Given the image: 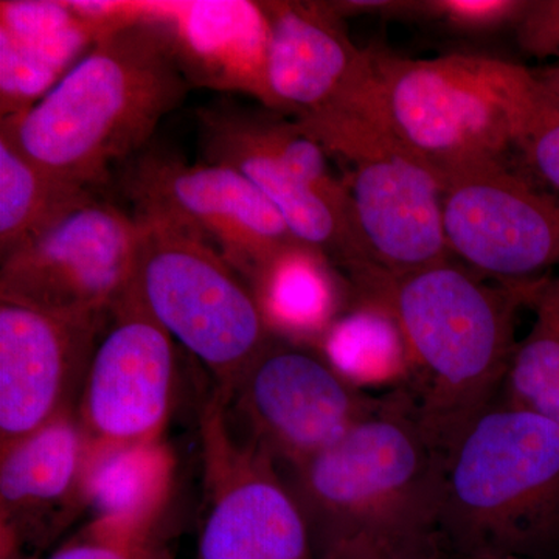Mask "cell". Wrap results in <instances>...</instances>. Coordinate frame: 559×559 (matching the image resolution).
I'll list each match as a JSON object with an SVG mask.
<instances>
[{"label": "cell", "mask_w": 559, "mask_h": 559, "mask_svg": "<svg viewBox=\"0 0 559 559\" xmlns=\"http://www.w3.org/2000/svg\"><path fill=\"white\" fill-rule=\"evenodd\" d=\"M270 24L266 81L272 110L297 117L333 100L358 72L356 49L331 2H261Z\"/></svg>", "instance_id": "19"}, {"label": "cell", "mask_w": 559, "mask_h": 559, "mask_svg": "<svg viewBox=\"0 0 559 559\" xmlns=\"http://www.w3.org/2000/svg\"><path fill=\"white\" fill-rule=\"evenodd\" d=\"M143 7L140 20L98 39L46 97L0 119L36 164L83 189H106L193 87L167 32Z\"/></svg>", "instance_id": "2"}, {"label": "cell", "mask_w": 559, "mask_h": 559, "mask_svg": "<svg viewBox=\"0 0 559 559\" xmlns=\"http://www.w3.org/2000/svg\"><path fill=\"white\" fill-rule=\"evenodd\" d=\"M443 229L451 257L499 285H532L559 266V197L506 162L441 176Z\"/></svg>", "instance_id": "11"}, {"label": "cell", "mask_w": 559, "mask_h": 559, "mask_svg": "<svg viewBox=\"0 0 559 559\" xmlns=\"http://www.w3.org/2000/svg\"><path fill=\"white\" fill-rule=\"evenodd\" d=\"M146 10L167 32L191 86L242 92L272 110L261 2H146Z\"/></svg>", "instance_id": "18"}, {"label": "cell", "mask_w": 559, "mask_h": 559, "mask_svg": "<svg viewBox=\"0 0 559 559\" xmlns=\"http://www.w3.org/2000/svg\"><path fill=\"white\" fill-rule=\"evenodd\" d=\"M316 559H393L378 547L364 540H347L316 555Z\"/></svg>", "instance_id": "29"}, {"label": "cell", "mask_w": 559, "mask_h": 559, "mask_svg": "<svg viewBox=\"0 0 559 559\" xmlns=\"http://www.w3.org/2000/svg\"><path fill=\"white\" fill-rule=\"evenodd\" d=\"M518 151L546 189L559 197V103L549 92Z\"/></svg>", "instance_id": "27"}, {"label": "cell", "mask_w": 559, "mask_h": 559, "mask_svg": "<svg viewBox=\"0 0 559 559\" xmlns=\"http://www.w3.org/2000/svg\"><path fill=\"white\" fill-rule=\"evenodd\" d=\"M139 226L97 200L0 257V300L58 312H108L127 293Z\"/></svg>", "instance_id": "13"}, {"label": "cell", "mask_w": 559, "mask_h": 559, "mask_svg": "<svg viewBox=\"0 0 559 559\" xmlns=\"http://www.w3.org/2000/svg\"><path fill=\"white\" fill-rule=\"evenodd\" d=\"M447 463L396 389L336 443L278 473L310 528L314 558L364 540L393 559H448L440 538Z\"/></svg>", "instance_id": "3"}, {"label": "cell", "mask_w": 559, "mask_h": 559, "mask_svg": "<svg viewBox=\"0 0 559 559\" xmlns=\"http://www.w3.org/2000/svg\"><path fill=\"white\" fill-rule=\"evenodd\" d=\"M120 186L132 215L167 221L210 246L255 296L280 261L305 246L240 173L202 160L189 164L156 142L124 165Z\"/></svg>", "instance_id": "9"}, {"label": "cell", "mask_w": 559, "mask_h": 559, "mask_svg": "<svg viewBox=\"0 0 559 559\" xmlns=\"http://www.w3.org/2000/svg\"><path fill=\"white\" fill-rule=\"evenodd\" d=\"M108 312L0 300V451L76 411Z\"/></svg>", "instance_id": "15"}, {"label": "cell", "mask_w": 559, "mask_h": 559, "mask_svg": "<svg viewBox=\"0 0 559 559\" xmlns=\"http://www.w3.org/2000/svg\"><path fill=\"white\" fill-rule=\"evenodd\" d=\"M371 76L393 131L440 178L520 150L547 98L536 73L474 55L409 60L371 51Z\"/></svg>", "instance_id": "6"}, {"label": "cell", "mask_w": 559, "mask_h": 559, "mask_svg": "<svg viewBox=\"0 0 559 559\" xmlns=\"http://www.w3.org/2000/svg\"><path fill=\"white\" fill-rule=\"evenodd\" d=\"M153 530L130 522L94 518L86 528L47 559H145Z\"/></svg>", "instance_id": "25"}, {"label": "cell", "mask_w": 559, "mask_h": 559, "mask_svg": "<svg viewBox=\"0 0 559 559\" xmlns=\"http://www.w3.org/2000/svg\"><path fill=\"white\" fill-rule=\"evenodd\" d=\"M297 123L344 162L359 264L349 278L401 277L451 259L443 229L439 171L389 123L371 76V51L330 103Z\"/></svg>", "instance_id": "4"}, {"label": "cell", "mask_w": 559, "mask_h": 559, "mask_svg": "<svg viewBox=\"0 0 559 559\" xmlns=\"http://www.w3.org/2000/svg\"><path fill=\"white\" fill-rule=\"evenodd\" d=\"M139 240L130 289L229 395L274 340L259 297L218 252L154 216L132 215Z\"/></svg>", "instance_id": "7"}, {"label": "cell", "mask_w": 559, "mask_h": 559, "mask_svg": "<svg viewBox=\"0 0 559 559\" xmlns=\"http://www.w3.org/2000/svg\"><path fill=\"white\" fill-rule=\"evenodd\" d=\"M201 430L209 502L198 559H316L299 503L270 460L234 439L218 396Z\"/></svg>", "instance_id": "14"}, {"label": "cell", "mask_w": 559, "mask_h": 559, "mask_svg": "<svg viewBox=\"0 0 559 559\" xmlns=\"http://www.w3.org/2000/svg\"><path fill=\"white\" fill-rule=\"evenodd\" d=\"M528 0H426L412 2L409 17L439 20L460 32H489L513 24L516 27Z\"/></svg>", "instance_id": "26"}, {"label": "cell", "mask_w": 559, "mask_h": 559, "mask_svg": "<svg viewBox=\"0 0 559 559\" xmlns=\"http://www.w3.org/2000/svg\"><path fill=\"white\" fill-rule=\"evenodd\" d=\"M145 559H173L171 555L168 554L167 550L160 549V547H157L156 544H153L151 546V549L148 550V554H146Z\"/></svg>", "instance_id": "32"}, {"label": "cell", "mask_w": 559, "mask_h": 559, "mask_svg": "<svg viewBox=\"0 0 559 559\" xmlns=\"http://www.w3.org/2000/svg\"><path fill=\"white\" fill-rule=\"evenodd\" d=\"M97 198L98 191L40 167L0 128V257L35 240Z\"/></svg>", "instance_id": "20"}, {"label": "cell", "mask_w": 559, "mask_h": 559, "mask_svg": "<svg viewBox=\"0 0 559 559\" xmlns=\"http://www.w3.org/2000/svg\"><path fill=\"white\" fill-rule=\"evenodd\" d=\"M257 297L272 331L290 341L294 336H323L340 318L344 300L333 264L308 246L280 261Z\"/></svg>", "instance_id": "22"}, {"label": "cell", "mask_w": 559, "mask_h": 559, "mask_svg": "<svg viewBox=\"0 0 559 559\" xmlns=\"http://www.w3.org/2000/svg\"><path fill=\"white\" fill-rule=\"evenodd\" d=\"M547 280L499 285L450 259L401 277L369 275L348 285L349 299L380 301L399 322L409 353V378L400 390L447 457L502 395L518 347V311L532 307Z\"/></svg>", "instance_id": "1"}, {"label": "cell", "mask_w": 559, "mask_h": 559, "mask_svg": "<svg viewBox=\"0 0 559 559\" xmlns=\"http://www.w3.org/2000/svg\"><path fill=\"white\" fill-rule=\"evenodd\" d=\"M349 311L323 334L320 352L345 380L360 390L403 388L409 378V353L392 312L370 299H349Z\"/></svg>", "instance_id": "21"}, {"label": "cell", "mask_w": 559, "mask_h": 559, "mask_svg": "<svg viewBox=\"0 0 559 559\" xmlns=\"http://www.w3.org/2000/svg\"><path fill=\"white\" fill-rule=\"evenodd\" d=\"M175 385V340L128 288L108 312L76 404L94 468L110 455L160 443Z\"/></svg>", "instance_id": "12"}, {"label": "cell", "mask_w": 559, "mask_h": 559, "mask_svg": "<svg viewBox=\"0 0 559 559\" xmlns=\"http://www.w3.org/2000/svg\"><path fill=\"white\" fill-rule=\"evenodd\" d=\"M532 308L535 320L518 342L499 401L559 423V274L544 283Z\"/></svg>", "instance_id": "24"}, {"label": "cell", "mask_w": 559, "mask_h": 559, "mask_svg": "<svg viewBox=\"0 0 559 559\" xmlns=\"http://www.w3.org/2000/svg\"><path fill=\"white\" fill-rule=\"evenodd\" d=\"M218 399L234 439L285 471L336 443L384 396L345 380L319 348L275 334L229 395Z\"/></svg>", "instance_id": "10"}, {"label": "cell", "mask_w": 559, "mask_h": 559, "mask_svg": "<svg viewBox=\"0 0 559 559\" xmlns=\"http://www.w3.org/2000/svg\"><path fill=\"white\" fill-rule=\"evenodd\" d=\"M448 559H559V423L498 403L451 451L440 507Z\"/></svg>", "instance_id": "5"}, {"label": "cell", "mask_w": 559, "mask_h": 559, "mask_svg": "<svg viewBox=\"0 0 559 559\" xmlns=\"http://www.w3.org/2000/svg\"><path fill=\"white\" fill-rule=\"evenodd\" d=\"M92 474L75 411L0 451V543H51L91 507Z\"/></svg>", "instance_id": "17"}, {"label": "cell", "mask_w": 559, "mask_h": 559, "mask_svg": "<svg viewBox=\"0 0 559 559\" xmlns=\"http://www.w3.org/2000/svg\"><path fill=\"white\" fill-rule=\"evenodd\" d=\"M516 31L522 49L559 62V0H530Z\"/></svg>", "instance_id": "28"}, {"label": "cell", "mask_w": 559, "mask_h": 559, "mask_svg": "<svg viewBox=\"0 0 559 559\" xmlns=\"http://www.w3.org/2000/svg\"><path fill=\"white\" fill-rule=\"evenodd\" d=\"M201 160L240 173L277 209L290 234L345 274L359 264L344 180L325 150L275 110L218 100L197 110Z\"/></svg>", "instance_id": "8"}, {"label": "cell", "mask_w": 559, "mask_h": 559, "mask_svg": "<svg viewBox=\"0 0 559 559\" xmlns=\"http://www.w3.org/2000/svg\"><path fill=\"white\" fill-rule=\"evenodd\" d=\"M173 457L164 443L102 460L91 481L94 518H110L153 530L170 492Z\"/></svg>", "instance_id": "23"}, {"label": "cell", "mask_w": 559, "mask_h": 559, "mask_svg": "<svg viewBox=\"0 0 559 559\" xmlns=\"http://www.w3.org/2000/svg\"><path fill=\"white\" fill-rule=\"evenodd\" d=\"M0 555H2L0 559H32L24 551L9 543H0Z\"/></svg>", "instance_id": "31"}, {"label": "cell", "mask_w": 559, "mask_h": 559, "mask_svg": "<svg viewBox=\"0 0 559 559\" xmlns=\"http://www.w3.org/2000/svg\"><path fill=\"white\" fill-rule=\"evenodd\" d=\"M143 16L140 2H0V119L47 94L98 39Z\"/></svg>", "instance_id": "16"}, {"label": "cell", "mask_w": 559, "mask_h": 559, "mask_svg": "<svg viewBox=\"0 0 559 559\" xmlns=\"http://www.w3.org/2000/svg\"><path fill=\"white\" fill-rule=\"evenodd\" d=\"M540 84L546 87L547 92L559 103V62L543 70V72L536 73Z\"/></svg>", "instance_id": "30"}]
</instances>
